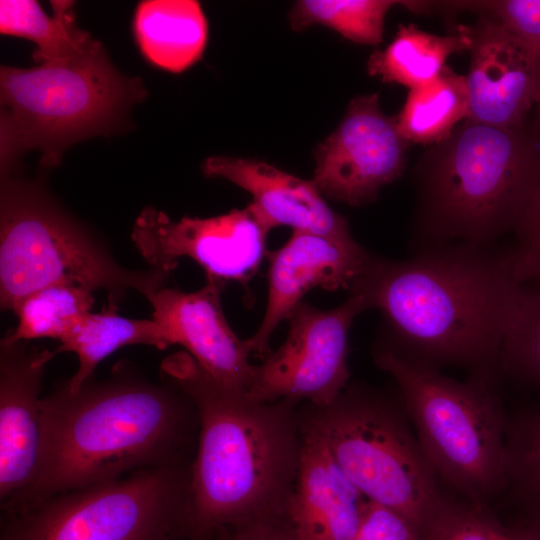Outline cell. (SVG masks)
<instances>
[{"label":"cell","mask_w":540,"mask_h":540,"mask_svg":"<svg viewBox=\"0 0 540 540\" xmlns=\"http://www.w3.org/2000/svg\"><path fill=\"white\" fill-rule=\"evenodd\" d=\"M94 302L93 292L81 286L54 284L44 287L18 306L14 313L18 317L17 327L1 342L11 344L39 338L61 341L83 316L91 312Z\"/></svg>","instance_id":"cb8c5ba5"},{"label":"cell","mask_w":540,"mask_h":540,"mask_svg":"<svg viewBox=\"0 0 540 540\" xmlns=\"http://www.w3.org/2000/svg\"><path fill=\"white\" fill-rule=\"evenodd\" d=\"M199 416L192 399L131 362L76 391L62 381L42 398V443L31 483L0 505L16 512L51 496L118 480L133 472L193 463Z\"/></svg>","instance_id":"7a4b0ae2"},{"label":"cell","mask_w":540,"mask_h":540,"mask_svg":"<svg viewBox=\"0 0 540 540\" xmlns=\"http://www.w3.org/2000/svg\"><path fill=\"white\" fill-rule=\"evenodd\" d=\"M470 39L458 25L450 35H436L415 24H400L392 42L375 50L368 58L369 75L383 83H396L409 89L434 80L454 53L468 51Z\"/></svg>","instance_id":"44dd1931"},{"label":"cell","mask_w":540,"mask_h":540,"mask_svg":"<svg viewBox=\"0 0 540 540\" xmlns=\"http://www.w3.org/2000/svg\"><path fill=\"white\" fill-rule=\"evenodd\" d=\"M525 286L510 248L450 243L406 260L372 254L350 292L383 319L378 346L438 368L468 367L495 378Z\"/></svg>","instance_id":"6da1fadb"},{"label":"cell","mask_w":540,"mask_h":540,"mask_svg":"<svg viewBox=\"0 0 540 540\" xmlns=\"http://www.w3.org/2000/svg\"><path fill=\"white\" fill-rule=\"evenodd\" d=\"M161 540H183V539L178 538L176 536H167V537H165V538H163Z\"/></svg>","instance_id":"e575fe53"},{"label":"cell","mask_w":540,"mask_h":540,"mask_svg":"<svg viewBox=\"0 0 540 540\" xmlns=\"http://www.w3.org/2000/svg\"><path fill=\"white\" fill-rule=\"evenodd\" d=\"M202 171L206 177L223 178L249 192V208L269 231L289 226L293 231L354 239L347 219L329 207L312 180L264 161L232 156L208 157Z\"/></svg>","instance_id":"e0dca14e"},{"label":"cell","mask_w":540,"mask_h":540,"mask_svg":"<svg viewBox=\"0 0 540 540\" xmlns=\"http://www.w3.org/2000/svg\"><path fill=\"white\" fill-rule=\"evenodd\" d=\"M512 235L509 247L518 280L526 287H540V182Z\"/></svg>","instance_id":"f546056e"},{"label":"cell","mask_w":540,"mask_h":540,"mask_svg":"<svg viewBox=\"0 0 540 540\" xmlns=\"http://www.w3.org/2000/svg\"><path fill=\"white\" fill-rule=\"evenodd\" d=\"M354 292L338 307L322 310L300 303L288 317L284 343L255 365L246 396L256 402L306 400L324 407L348 386V336L353 320L366 311Z\"/></svg>","instance_id":"30bf717a"},{"label":"cell","mask_w":540,"mask_h":540,"mask_svg":"<svg viewBox=\"0 0 540 540\" xmlns=\"http://www.w3.org/2000/svg\"><path fill=\"white\" fill-rule=\"evenodd\" d=\"M459 26L470 39L466 119L505 128L529 121L540 101V64L490 17Z\"/></svg>","instance_id":"5bb4252c"},{"label":"cell","mask_w":540,"mask_h":540,"mask_svg":"<svg viewBox=\"0 0 540 540\" xmlns=\"http://www.w3.org/2000/svg\"><path fill=\"white\" fill-rule=\"evenodd\" d=\"M301 432L296 483L285 519L297 540H352L368 499L323 441L302 427Z\"/></svg>","instance_id":"ac0fdd59"},{"label":"cell","mask_w":540,"mask_h":540,"mask_svg":"<svg viewBox=\"0 0 540 540\" xmlns=\"http://www.w3.org/2000/svg\"><path fill=\"white\" fill-rule=\"evenodd\" d=\"M268 233L249 206L215 217L179 220L146 206L134 222L131 239L152 268L172 272L178 258L189 257L207 280L247 287L266 255Z\"/></svg>","instance_id":"8fae6325"},{"label":"cell","mask_w":540,"mask_h":540,"mask_svg":"<svg viewBox=\"0 0 540 540\" xmlns=\"http://www.w3.org/2000/svg\"><path fill=\"white\" fill-rule=\"evenodd\" d=\"M468 116L466 76L446 65L431 82L409 89L396 119L400 134L410 144L431 146L447 138Z\"/></svg>","instance_id":"603a6c76"},{"label":"cell","mask_w":540,"mask_h":540,"mask_svg":"<svg viewBox=\"0 0 540 540\" xmlns=\"http://www.w3.org/2000/svg\"><path fill=\"white\" fill-rule=\"evenodd\" d=\"M210 540H297L285 516L221 529Z\"/></svg>","instance_id":"1f68e13d"},{"label":"cell","mask_w":540,"mask_h":540,"mask_svg":"<svg viewBox=\"0 0 540 540\" xmlns=\"http://www.w3.org/2000/svg\"><path fill=\"white\" fill-rule=\"evenodd\" d=\"M422 540H512L504 526L482 504H456L446 499L421 531Z\"/></svg>","instance_id":"83f0119b"},{"label":"cell","mask_w":540,"mask_h":540,"mask_svg":"<svg viewBox=\"0 0 540 540\" xmlns=\"http://www.w3.org/2000/svg\"><path fill=\"white\" fill-rule=\"evenodd\" d=\"M132 26L142 56L152 66L168 72L190 68L206 48L208 26L198 1H141Z\"/></svg>","instance_id":"d6986e66"},{"label":"cell","mask_w":540,"mask_h":540,"mask_svg":"<svg viewBox=\"0 0 540 540\" xmlns=\"http://www.w3.org/2000/svg\"><path fill=\"white\" fill-rule=\"evenodd\" d=\"M355 486L373 502L409 520L420 532L442 505L436 474L403 411L384 393L348 385L330 405L299 411Z\"/></svg>","instance_id":"ba28073f"},{"label":"cell","mask_w":540,"mask_h":540,"mask_svg":"<svg viewBox=\"0 0 540 540\" xmlns=\"http://www.w3.org/2000/svg\"><path fill=\"white\" fill-rule=\"evenodd\" d=\"M372 253L353 240L293 231L279 249L269 252L268 298L263 320L246 339L251 353L267 357L276 328L302 303L309 290H350L366 268Z\"/></svg>","instance_id":"4fadbf2b"},{"label":"cell","mask_w":540,"mask_h":540,"mask_svg":"<svg viewBox=\"0 0 540 540\" xmlns=\"http://www.w3.org/2000/svg\"><path fill=\"white\" fill-rule=\"evenodd\" d=\"M410 145L398 130L396 115L381 110L377 93L356 96L317 147L312 181L330 199L350 206L369 204L402 175Z\"/></svg>","instance_id":"7c38bea8"},{"label":"cell","mask_w":540,"mask_h":540,"mask_svg":"<svg viewBox=\"0 0 540 540\" xmlns=\"http://www.w3.org/2000/svg\"><path fill=\"white\" fill-rule=\"evenodd\" d=\"M50 4L51 16L37 1H0L1 34L31 40L36 45L32 57L38 64L71 57L95 40L78 26L74 1L53 0Z\"/></svg>","instance_id":"7402d4cb"},{"label":"cell","mask_w":540,"mask_h":540,"mask_svg":"<svg viewBox=\"0 0 540 540\" xmlns=\"http://www.w3.org/2000/svg\"><path fill=\"white\" fill-rule=\"evenodd\" d=\"M146 94L141 78L121 73L96 39L62 60L1 66V177L13 175L25 151L38 150L40 165L54 168L72 145L123 131Z\"/></svg>","instance_id":"5b68a950"},{"label":"cell","mask_w":540,"mask_h":540,"mask_svg":"<svg viewBox=\"0 0 540 540\" xmlns=\"http://www.w3.org/2000/svg\"><path fill=\"white\" fill-rule=\"evenodd\" d=\"M506 451L507 486L540 522V405L507 422Z\"/></svg>","instance_id":"484cf974"},{"label":"cell","mask_w":540,"mask_h":540,"mask_svg":"<svg viewBox=\"0 0 540 540\" xmlns=\"http://www.w3.org/2000/svg\"><path fill=\"white\" fill-rule=\"evenodd\" d=\"M444 11L475 12L499 23L514 35L540 64V0L434 2Z\"/></svg>","instance_id":"f1b7e54d"},{"label":"cell","mask_w":540,"mask_h":540,"mask_svg":"<svg viewBox=\"0 0 540 540\" xmlns=\"http://www.w3.org/2000/svg\"><path fill=\"white\" fill-rule=\"evenodd\" d=\"M171 272L122 267L106 244L69 213L42 181L14 175L0 185V306L17 310L54 284L102 288L117 303L129 290L148 299Z\"/></svg>","instance_id":"8992f818"},{"label":"cell","mask_w":540,"mask_h":540,"mask_svg":"<svg viewBox=\"0 0 540 540\" xmlns=\"http://www.w3.org/2000/svg\"><path fill=\"white\" fill-rule=\"evenodd\" d=\"M512 540H540V522L526 519L511 527Z\"/></svg>","instance_id":"d6a6232c"},{"label":"cell","mask_w":540,"mask_h":540,"mask_svg":"<svg viewBox=\"0 0 540 540\" xmlns=\"http://www.w3.org/2000/svg\"><path fill=\"white\" fill-rule=\"evenodd\" d=\"M499 366L540 393V287L525 286L501 347Z\"/></svg>","instance_id":"4316f807"},{"label":"cell","mask_w":540,"mask_h":540,"mask_svg":"<svg viewBox=\"0 0 540 540\" xmlns=\"http://www.w3.org/2000/svg\"><path fill=\"white\" fill-rule=\"evenodd\" d=\"M117 309V302L108 296L100 312L83 316L52 350L54 356L73 352L78 357V369L65 381L69 390H78L103 359L123 346L145 344L160 350L169 346L163 328L155 320L126 318Z\"/></svg>","instance_id":"ffe728a7"},{"label":"cell","mask_w":540,"mask_h":540,"mask_svg":"<svg viewBox=\"0 0 540 540\" xmlns=\"http://www.w3.org/2000/svg\"><path fill=\"white\" fill-rule=\"evenodd\" d=\"M531 125L537 136L540 138V101L534 107L531 117Z\"/></svg>","instance_id":"836d02e7"},{"label":"cell","mask_w":540,"mask_h":540,"mask_svg":"<svg viewBox=\"0 0 540 540\" xmlns=\"http://www.w3.org/2000/svg\"><path fill=\"white\" fill-rule=\"evenodd\" d=\"M224 283L207 280L194 292L162 287L148 301L153 320L164 330L170 345H181L214 380L246 394L254 376L247 341L227 322L221 294Z\"/></svg>","instance_id":"9a60e30c"},{"label":"cell","mask_w":540,"mask_h":540,"mask_svg":"<svg viewBox=\"0 0 540 540\" xmlns=\"http://www.w3.org/2000/svg\"><path fill=\"white\" fill-rule=\"evenodd\" d=\"M160 370L199 416L181 538L210 540L221 529L284 516L301 454L300 403L253 401L218 383L183 351L166 357Z\"/></svg>","instance_id":"3957f363"},{"label":"cell","mask_w":540,"mask_h":540,"mask_svg":"<svg viewBox=\"0 0 540 540\" xmlns=\"http://www.w3.org/2000/svg\"><path fill=\"white\" fill-rule=\"evenodd\" d=\"M397 5L405 7L406 1L299 0L289 18L295 31L319 24L352 42L378 45L383 41L385 17Z\"/></svg>","instance_id":"d4e9b609"},{"label":"cell","mask_w":540,"mask_h":540,"mask_svg":"<svg viewBox=\"0 0 540 540\" xmlns=\"http://www.w3.org/2000/svg\"><path fill=\"white\" fill-rule=\"evenodd\" d=\"M352 540H422L421 532L398 512L368 500Z\"/></svg>","instance_id":"4dcf8cb0"},{"label":"cell","mask_w":540,"mask_h":540,"mask_svg":"<svg viewBox=\"0 0 540 540\" xmlns=\"http://www.w3.org/2000/svg\"><path fill=\"white\" fill-rule=\"evenodd\" d=\"M373 358L394 379L436 476L480 504L507 487V421L495 378L457 381L378 345Z\"/></svg>","instance_id":"52a82bcc"},{"label":"cell","mask_w":540,"mask_h":540,"mask_svg":"<svg viewBox=\"0 0 540 540\" xmlns=\"http://www.w3.org/2000/svg\"><path fill=\"white\" fill-rule=\"evenodd\" d=\"M53 351L31 341L0 342V505L23 491L42 443V380Z\"/></svg>","instance_id":"2e32d148"},{"label":"cell","mask_w":540,"mask_h":540,"mask_svg":"<svg viewBox=\"0 0 540 540\" xmlns=\"http://www.w3.org/2000/svg\"><path fill=\"white\" fill-rule=\"evenodd\" d=\"M191 469L192 463L143 469L1 513L0 540L181 538L190 506Z\"/></svg>","instance_id":"9c48e42d"},{"label":"cell","mask_w":540,"mask_h":540,"mask_svg":"<svg viewBox=\"0 0 540 540\" xmlns=\"http://www.w3.org/2000/svg\"><path fill=\"white\" fill-rule=\"evenodd\" d=\"M540 182L531 121L496 127L468 119L428 146L413 169V252L450 243L494 245L512 234Z\"/></svg>","instance_id":"277c9868"}]
</instances>
